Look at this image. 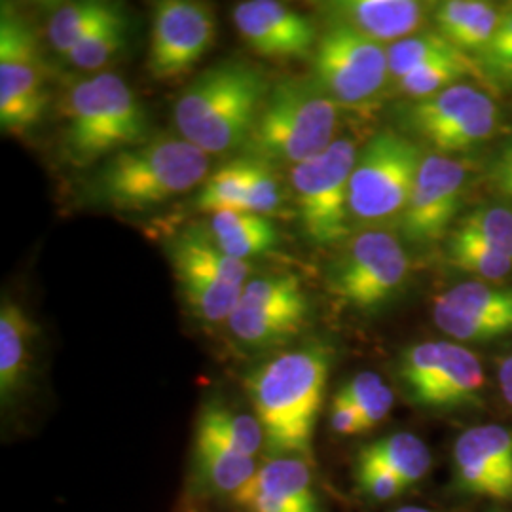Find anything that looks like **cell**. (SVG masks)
Masks as SVG:
<instances>
[{"label":"cell","mask_w":512,"mask_h":512,"mask_svg":"<svg viewBox=\"0 0 512 512\" xmlns=\"http://www.w3.org/2000/svg\"><path fill=\"white\" fill-rule=\"evenodd\" d=\"M450 262L467 274H475L482 279H503L512 272V256L503 253L494 245L467 236L454 230L448 239Z\"/></svg>","instance_id":"cell-30"},{"label":"cell","mask_w":512,"mask_h":512,"mask_svg":"<svg viewBox=\"0 0 512 512\" xmlns=\"http://www.w3.org/2000/svg\"><path fill=\"white\" fill-rule=\"evenodd\" d=\"M266 74L241 61H224L198 74L175 105L181 137L207 156L247 147L268 101Z\"/></svg>","instance_id":"cell-2"},{"label":"cell","mask_w":512,"mask_h":512,"mask_svg":"<svg viewBox=\"0 0 512 512\" xmlns=\"http://www.w3.org/2000/svg\"><path fill=\"white\" fill-rule=\"evenodd\" d=\"M478 65L495 80L512 84V4L501 8L499 25L488 46L478 54Z\"/></svg>","instance_id":"cell-37"},{"label":"cell","mask_w":512,"mask_h":512,"mask_svg":"<svg viewBox=\"0 0 512 512\" xmlns=\"http://www.w3.org/2000/svg\"><path fill=\"white\" fill-rule=\"evenodd\" d=\"M499 112L492 97L471 84H456L408 110L416 133L440 154L463 152L492 137Z\"/></svg>","instance_id":"cell-14"},{"label":"cell","mask_w":512,"mask_h":512,"mask_svg":"<svg viewBox=\"0 0 512 512\" xmlns=\"http://www.w3.org/2000/svg\"><path fill=\"white\" fill-rule=\"evenodd\" d=\"M355 164V143L344 137L317 158L291 169L296 213L311 243L334 245L348 236L353 220L349 183Z\"/></svg>","instance_id":"cell-6"},{"label":"cell","mask_w":512,"mask_h":512,"mask_svg":"<svg viewBox=\"0 0 512 512\" xmlns=\"http://www.w3.org/2000/svg\"><path fill=\"white\" fill-rule=\"evenodd\" d=\"M467 167L444 154H425L403 213V232L412 243L442 238L458 213Z\"/></svg>","instance_id":"cell-15"},{"label":"cell","mask_w":512,"mask_h":512,"mask_svg":"<svg viewBox=\"0 0 512 512\" xmlns=\"http://www.w3.org/2000/svg\"><path fill=\"white\" fill-rule=\"evenodd\" d=\"M196 439L209 440L243 456L255 458L264 444V431L256 416L219 403L205 404L198 418Z\"/></svg>","instance_id":"cell-25"},{"label":"cell","mask_w":512,"mask_h":512,"mask_svg":"<svg viewBox=\"0 0 512 512\" xmlns=\"http://www.w3.org/2000/svg\"><path fill=\"white\" fill-rule=\"evenodd\" d=\"M499 384L505 401L512 406V355L499 366Z\"/></svg>","instance_id":"cell-42"},{"label":"cell","mask_w":512,"mask_h":512,"mask_svg":"<svg viewBox=\"0 0 512 512\" xmlns=\"http://www.w3.org/2000/svg\"><path fill=\"white\" fill-rule=\"evenodd\" d=\"M332 355L323 346L285 351L253 370L245 387L264 431V444L277 456L313 463V437L329 382Z\"/></svg>","instance_id":"cell-1"},{"label":"cell","mask_w":512,"mask_h":512,"mask_svg":"<svg viewBox=\"0 0 512 512\" xmlns=\"http://www.w3.org/2000/svg\"><path fill=\"white\" fill-rule=\"evenodd\" d=\"M283 203L274 165L245 156V211L272 219L283 215Z\"/></svg>","instance_id":"cell-33"},{"label":"cell","mask_w":512,"mask_h":512,"mask_svg":"<svg viewBox=\"0 0 512 512\" xmlns=\"http://www.w3.org/2000/svg\"><path fill=\"white\" fill-rule=\"evenodd\" d=\"M433 321L461 342H484L512 332V289L465 281L440 294Z\"/></svg>","instance_id":"cell-16"},{"label":"cell","mask_w":512,"mask_h":512,"mask_svg":"<svg viewBox=\"0 0 512 512\" xmlns=\"http://www.w3.org/2000/svg\"><path fill=\"white\" fill-rule=\"evenodd\" d=\"M128 35V19H118L84 38L67 55L74 67L84 71H95L105 67L116 55L122 52Z\"/></svg>","instance_id":"cell-35"},{"label":"cell","mask_w":512,"mask_h":512,"mask_svg":"<svg viewBox=\"0 0 512 512\" xmlns=\"http://www.w3.org/2000/svg\"><path fill=\"white\" fill-rule=\"evenodd\" d=\"M245 44L260 57L285 61L315 52L321 33L313 19L275 0H247L232 10Z\"/></svg>","instance_id":"cell-17"},{"label":"cell","mask_w":512,"mask_h":512,"mask_svg":"<svg viewBox=\"0 0 512 512\" xmlns=\"http://www.w3.org/2000/svg\"><path fill=\"white\" fill-rule=\"evenodd\" d=\"M338 110L313 78H283L272 86L245 148L274 167L306 164L336 141Z\"/></svg>","instance_id":"cell-5"},{"label":"cell","mask_w":512,"mask_h":512,"mask_svg":"<svg viewBox=\"0 0 512 512\" xmlns=\"http://www.w3.org/2000/svg\"><path fill=\"white\" fill-rule=\"evenodd\" d=\"M463 55L469 54L461 52L450 40L442 37L439 31H425L387 46L389 76L399 82L406 74L414 73L423 65L444 59H458Z\"/></svg>","instance_id":"cell-29"},{"label":"cell","mask_w":512,"mask_h":512,"mask_svg":"<svg viewBox=\"0 0 512 512\" xmlns=\"http://www.w3.org/2000/svg\"><path fill=\"white\" fill-rule=\"evenodd\" d=\"M501 8L480 0H446L435 6L440 35L465 54H480L494 37Z\"/></svg>","instance_id":"cell-21"},{"label":"cell","mask_w":512,"mask_h":512,"mask_svg":"<svg viewBox=\"0 0 512 512\" xmlns=\"http://www.w3.org/2000/svg\"><path fill=\"white\" fill-rule=\"evenodd\" d=\"M425 154L395 131L378 133L357 156L349 183L353 219L378 222L403 215Z\"/></svg>","instance_id":"cell-7"},{"label":"cell","mask_w":512,"mask_h":512,"mask_svg":"<svg viewBox=\"0 0 512 512\" xmlns=\"http://www.w3.org/2000/svg\"><path fill=\"white\" fill-rule=\"evenodd\" d=\"M482 73L478 61L471 55H463L458 59H444L435 61L429 65H423L414 73L406 74L397 82L399 92L416 97L418 101L433 97L437 93L444 92L456 84H461L463 78Z\"/></svg>","instance_id":"cell-31"},{"label":"cell","mask_w":512,"mask_h":512,"mask_svg":"<svg viewBox=\"0 0 512 512\" xmlns=\"http://www.w3.org/2000/svg\"><path fill=\"white\" fill-rule=\"evenodd\" d=\"M196 465L211 490L228 495L238 494L258 471L255 458L203 439H196Z\"/></svg>","instance_id":"cell-26"},{"label":"cell","mask_w":512,"mask_h":512,"mask_svg":"<svg viewBox=\"0 0 512 512\" xmlns=\"http://www.w3.org/2000/svg\"><path fill=\"white\" fill-rule=\"evenodd\" d=\"M308 317L310 300L296 275H260L243 285L228 330L247 348H275L298 336Z\"/></svg>","instance_id":"cell-12"},{"label":"cell","mask_w":512,"mask_h":512,"mask_svg":"<svg viewBox=\"0 0 512 512\" xmlns=\"http://www.w3.org/2000/svg\"><path fill=\"white\" fill-rule=\"evenodd\" d=\"M196 207L211 215L245 211V156L220 165L205 179Z\"/></svg>","instance_id":"cell-32"},{"label":"cell","mask_w":512,"mask_h":512,"mask_svg":"<svg viewBox=\"0 0 512 512\" xmlns=\"http://www.w3.org/2000/svg\"><path fill=\"white\" fill-rule=\"evenodd\" d=\"M48 90L37 35L12 6L0 12V126L23 135L46 114Z\"/></svg>","instance_id":"cell-9"},{"label":"cell","mask_w":512,"mask_h":512,"mask_svg":"<svg viewBox=\"0 0 512 512\" xmlns=\"http://www.w3.org/2000/svg\"><path fill=\"white\" fill-rule=\"evenodd\" d=\"M456 230L512 256V211L507 207H476L461 219Z\"/></svg>","instance_id":"cell-36"},{"label":"cell","mask_w":512,"mask_h":512,"mask_svg":"<svg viewBox=\"0 0 512 512\" xmlns=\"http://www.w3.org/2000/svg\"><path fill=\"white\" fill-rule=\"evenodd\" d=\"M63 116V147L80 167L148 141L147 110L118 74L78 82L63 103Z\"/></svg>","instance_id":"cell-4"},{"label":"cell","mask_w":512,"mask_h":512,"mask_svg":"<svg viewBox=\"0 0 512 512\" xmlns=\"http://www.w3.org/2000/svg\"><path fill=\"white\" fill-rule=\"evenodd\" d=\"M330 427L334 433H338L342 437H353V435L366 433L365 423H363L359 410L342 391H338L332 399Z\"/></svg>","instance_id":"cell-39"},{"label":"cell","mask_w":512,"mask_h":512,"mask_svg":"<svg viewBox=\"0 0 512 512\" xmlns=\"http://www.w3.org/2000/svg\"><path fill=\"white\" fill-rule=\"evenodd\" d=\"M355 480L359 490L372 501H391L408 490V486L397 475H393L380 461L370 458L363 450L355 461Z\"/></svg>","instance_id":"cell-38"},{"label":"cell","mask_w":512,"mask_h":512,"mask_svg":"<svg viewBox=\"0 0 512 512\" xmlns=\"http://www.w3.org/2000/svg\"><path fill=\"white\" fill-rule=\"evenodd\" d=\"M459 490L495 501L512 499V431L501 425H476L454 446Z\"/></svg>","instance_id":"cell-18"},{"label":"cell","mask_w":512,"mask_h":512,"mask_svg":"<svg viewBox=\"0 0 512 512\" xmlns=\"http://www.w3.org/2000/svg\"><path fill=\"white\" fill-rule=\"evenodd\" d=\"M232 499L247 512H321V507H308L272 495L236 494L232 495Z\"/></svg>","instance_id":"cell-40"},{"label":"cell","mask_w":512,"mask_h":512,"mask_svg":"<svg viewBox=\"0 0 512 512\" xmlns=\"http://www.w3.org/2000/svg\"><path fill=\"white\" fill-rule=\"evenodd\" d=\"M124 18V8L112 2H69L55 10L54 16L48 19L46 38L57 54L67 57L84 38L90 37L101 27Z\"/></svg>","instance_id":"cell-23"},{"label":"cell","mask_w":512,"mask_h":512,"mask_svg":"<svg viewBox=\"0 0 512 512\" xmlns=\"http://www.w3.org/2000/svg\"><path fill=\"white\" fill-rule=\"evenodd\" d=\"M359 410L365 431L378 427L389 416L395 397L391 387L374 372H359L340 389Z\"/></svg>","instance_id":"cell-34"},{"label":"cell","mask_w":512,"mask_h":512,"mask_svg":"<svg viewBox=\"0 0 512 512\" xmlns=\"http://www.w3.org/2000/svg\"><path fill=\"white\" fill-rule=\"evenodd\" d=\"M175 272L209 275L230 285L243 287L247 283L249 264L226 255L209 234L188 232L169 249Z\"/></svg>","instance_id":"cell-24"},{"label":"cell","mask_w":512,"mask_h":512,"mask_svg":"<svg viewBox=\"0 0 512 512\" xmlns=\"http://www.w3.org/2000/svg\"><path fill=\"white\" fill-rule=\"evenodd\" d=\"M209 236L226 255L241 262L274 251L279 239L272 220L247 211H222L211 215Z\"/></svg>","instance_id":"cell-22"},{"label":"cell","mask_w":512,"mask_h":512,"mask_svg":"<svg viewBox=\"0 0 512 512\" xmlns=\"http://www.w3.org/2000/svg\"><path fill=\"white\" fill-rule=\"evenodd\" d=\"M37 325L18 302L2 298L0 306V401L4 406L25 387L33 361Z\"/></svg>","instance_id":"cell-20"},{"label":"cell","mask_w":512,"mask_h":512,"mask_svg":"<svg viewBox=\"0 0 512 512\" xmlns=\"http://www.w3.org/2000/svg\"><path fill=\"white\" fill-rule=\"evenodd\" d=\"M361 450L399 476L408 488L423 480L433 463L427 444L420 437L404 431L370 442Z\"/></svg>","instance_id":"cell-27"},{"label":"cell","mask_w":512,"mask_h":512,"mask_svg":"<svg viewBox=\"0 0 512 512\" xmlns=\"http://www.w3.org/2000/svg\"><path fill=\"white\" fill-rule=\"evenodd\" d=\"M410 260L401 241L385 230H365L349 239L332 264V294L355 310H374L403 287Z\"/></svg>","instance_id":"cell-11"},{"label":"cell","mask_w":512,"mask_h":512,"mask_svg":"<svg viewBox=\"0 0 512 512\" xmlns=\"http://www.w3.org/2000/svg\"><path fill=\"white\" fill-rule=\"evenodd\" d=\"M431 8L433 4L418 0H336L319 4L327 27H348L382 46L418 35Z\"/></svg>","instance_id":"cell-19"},{"label":"cell","mask_w":512,"mask_h":512,"mask_svg":"<svg viewBox=\"0 0 512 512\" xmlns=\"http://www.w3.org/2000/svg\"><path fill=\"white\" fill-rule=\"evenodd\" d=\"M179 289L190 311L207 323H220L230 319L238 308L241 289L209 275L194 272H175Z\"/></svg>","instance_id":"cell-28"},{"label":"cell","mask_w":512,"mask_h":512,"mask_svg":"<svg viewBox=\"0 0 512 512\" xmlns=\"http://www.w3.org/2000/svg\"><path fill=\"white\" fill-rule=\"evenodd\" d=\"M313 80L340 109H370L389 80L387 48L348 27L329 25L313 52Z\"/></svg>","instance_id":"cell-8"},{"label":"cell","mask_w":512,"mask_h":512,"mask_svg":"<svg viewBox=\"0 0 512 512\" xmlns=\"http://www.w3.org/2000/svg\"><path fill=\"white\" fill-rule=\"evenodd\" d=\"M217 19L211 6L164 0L154 6L148 71L158 82H179L192 73L215 44Z\"/></svg>","instance_id":"cell-13"},{"label":"cell","mask_w":512,"mask_h":512,"mask_svg":"<svg viewBox=\"0 0 512 512\" xmlns=\"http://www.w3.org/2000/svg\"><path fill=\"white\" fill-rule=\"evenodd\" d=\"M209 165V156L183 137L162 135L109 158L92 192L114 211H145L205 183Z\"/></svg>","instance_id":"cell-3"},{"label":"cell","mask_w":512,"mask_h":512,"mask_svg":"<svg viewBox=\"0 0 512 512\" xmlns=\"http://www.w3.org/2000/svg\"><path fill=\"white\" fill-rule=\"evenodd\" d=\"M395 512H431L429 509H425V507H403V509H399V511Z\"/></svg>","instance_id":"cell-43"},{"label":"cell","mask_w":512,"mask_h":512,"mask_svg":"<svg viewBox=\"0 0 512 512\" xmlns=\"http://www.w3.org/2000/svg\"><path fill=\"white\" fill-rule=\"evenodd\" d=\"M490 177L497 192L512 202V141H509L495 158Z\"/></svg>","instance_id":"cell-41"},{"label":"cell","mask_w":512,"mask_h":512,"mask_svg":"<svg viewBox=\"0 0 512 512\" xmlns=\"http://www.w3.org/2000/svg\"><path fill=\"white\" fill-rule=\"evenodd\" d=\"M399 378L414 403L433 410L478 404L486 384L475 353L452 342H423L404 349Z\"/></svg>","instance_id":"cell-10"}]
</instances>
